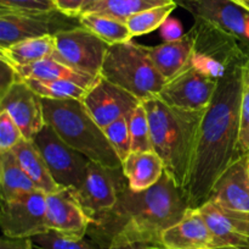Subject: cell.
<instances>
[{"mask_svg":"<svg viewBox=\"0 0 249 249\" xmlns=\"http://www.w3.org/2000/svg\"><path fill=\"white\" fill-rule=\"evenodd\" d=\"M242 67L219 80L204 114L196 151L184 193L190 208L197 209L209 199L219 176L238 158L241 136Z\"/></svg>","mask_w":249,"mask_h":249,"instance_id":"obj_2","label":"cell"},{"mask_svg":"<svg viewBox=\"0 0 249 249\" xmlns=\"http://www.w3.org/2000/svg\"><path fill=\"white\" fill-rule=\"evenodd\" d=\"M33 143L43 155L55 182L61 188L79 189L90 163L89 159L63 142L48 124L34 137Z\"/></svg>","mask_w":249,"mask_h":249,"instance_id":"obj_8","label":"cell"},{"mask_svg":"<svg viewBox=\"0 0 249 249\" xmlns=\"http://www.w3.org/2000/svg\"><path fill=\"white\" fill-rule=\"evenodd\" d=\"M195 19L211 22L249 45V11L231 0H174Z\"/></svg>","mask_w":249,"mask_h":249,"instance_id":"obj_15","label":"cell"},{"mask_svg":"<svg viewBox=\"0 0 249 249\" xmlns=\"http://www.w3.org/2000/svg\"><path fill=\"white\" fill-rule=\"evenodd\" d=\"M0 10L15 12L56 11L53 0H0Z\"/></svg>","mask_w":249,"mask_h":249,"instance_id":"obj_35","label":"cell"},{"mask_svg":"<svg viewBox=\"0 0 249 249\" xmlns=\"http://www.w3.org/2000/svg\"><path fill=\"white\" fill-rule=\"evenodd\" d=\"M189 34L192 41L190 65L209 77L219 81L249 60V45L206 20L195 19Z\"/></svg>","mask_w":249,"mask_h":249,"instance_id":"obj_6","label":"cell"},{"mask_svg":"<svg viewBox=\"0 0 249 249\" xmlns=\"http://www.w3.org/2000/svg\"><path fill=\"white\" fill-rule=\"evenodd\" d=\"M153 65L165 81H170L190 63L192 55V41L189 32L182 38L163 42L160 45L148 46Z\"/></svg>","mask_w":249,"mask_h":249,"instance_id":"obj_20","label":"cell"},{"mask_svg":"<svg viewBox=\"0 0 249 249\" xmlns=\"http://www.w3.org/2000/svg\"><path fill=\"white\" fill-rule=\"evenodd\" d=\"M172 2H174V0H104L100 4L95 5L89 12L105 15L125 22L139 12Z\"/></svg>","mask_w":249,"mask_h":249,"instance_id":"obj_27","label":"cell"},{"mask_svg":"<svg viewBox=\"0 0 249 249\" xmlns=\"http://www.w3.org/2000/svg\"><path fill=\"white\" fill-rule=\"evenodd\" d=\"M160 31L164 42L178 41V39L182 38V36H184V31H182V26L180 21L177 19H173V17H168L165 20L164 23L160 26Z\"/></svg>","mask_w":249,"mask_h":249,"instance_id":"obj_37","label":"cell"},{"mask_svg":"<svg viewBox=\"0 0 249 249\" xmlns=\"http://www.w3.org/2000/svg\"><path fill=\"white\" fill-rule=\"evenodd\" d=\"M46 226L48 231H56L66 236H87L90 219L74 190L61 188L46 194Z\"/></svg>","mask_w":249,"mask_h":249,"instance_id":"obj_16","label":"cell"},{"mask_svg":"<svg viewBox=\"0 0 249 249\" xmlns=\"http://www.w3.org/2000/svg\"><path fill=\"white\" fill-rule=\"evenodd\" d=\"M223 210L226 212V215L230 217L231 221H232L233 225L236 226V228H237L241 233L245 234L246 237L249 238V212L231 211V210L226 209Z\"/></svg>","mask_w":249,"mask_h":249,"instance_id":"obj_39","label":"cell"},{"mask_svg":"<svg viewBox=\"0 0 249 249\" xmlns=\"http://www.w3.org/2000/svg\"><path fill=\"white\" fill-rule=\"evenodd\" d=\"M208 200L223 209L249 212V153L238 156L219 176Z\"/></svg>","mask_w":249,"mask_h":249,"instance_id":"obj_17","label":"cell"},{"mask_svg":"<svg viewBox=\"0 0 249 249\" xmlns=\"http://www.w3.org/2000/svg\"><path fill=\"white\" fill-rule=\"evenodd\" d=\"M32 238H10L2 236L0 239V249H33Z\"/></svg>","mask_w":249,"mask_h":249,"instance_id":"obj_40","label":"cell"},{"mask_svg":"<svg viewBox=\"0 0 249 249\" xmlns=\"http://www.w3.org/2000/svg\"><path fill=\"white\" fill-rule=\"evenodd\" d=\"M80 26L79 17L58 10L51 12H15L0 10V48L32 38L56 36L58 32Z\"/></svg>","mask_w":249,"mask_h":249,"instance_id":"obj_9","label":"cell"},{"mask_svg":"<svg viewBox=\"0 0 249 249\" xmlns=\"http://www.w3.org/2000/svg\"><path fill=\"white\" fill-rule=\"evenodd\" d=\"M162 249H211L213 237L198 209L189 208L182 219L160 236Z\"/></svg>","mask_w":249,"mask_h":249,"instance_id":"obj_18","label":"cell"},{"mask_svg":"<svg viewBox=\"0 0 249 249\" xmlns=\"http://www.w3.org/2000/svg\"><path fill=\"white\" fill-rule=\"evenodd\" d=\"M151 127L153 150L164 164L165 173L185 189L191 171L199 129L206 110L191 111L165 104L158 97L142 102Z\"/></svg>","mask_w":249,"mask_h":249,"instance_id":"obj_3","label":"cell"},{"mask_svg":"<svg viewBox=\"0 0 249 249\" xmlns=\"http://www.w3.org/2000/svg\"><path fill=\"white\" fill-rule=\"evenodd\" d=\"M0 226L2 236L32 238L48 232L46 193L36 189L11 200H1Z\"/></svg>","mask_w":249,"mask_h":249,"instance_id":"obj_11","label":"cell"},{"mask_svg":"<svg viewBox=\"0 0 249 249\" xmlns=\"http://www.w3.org/2000/svg\"><path fill=\"white\" fill-rule=\"evenodd\" d=\"M112 148L123 163L131 153V137L129 129V117H122L104 128Z\"/></svg>","mask_w":249,"mask_h":249,"instance_id":"obj_32","label":"cell"},{"mask_svg":"<svg viewBox=\"0 0 249 249\" xmlns=\"http://www.w3.org/2000/svg\"><path fill=\"white\" fill-rule=\"evenodd\" d=\"M34 247L38 249H101L94 243L85 239V237H72L48 231L32 237Z\"/></svg>","mask_w":249,"mask_h":249,"instance_id":"obj_31","label":"cell"},{"mask_svg":"<svg viewBox=\"0 0 249 249\" xmlns=\"http://www.w3.org/2000/svg\"><path fill=\"white\" fill-rule=\"evenodd\" d=\"M125 183L123 168H108L90 161L82 186L74 190L90 222L114 208Z\"/></svg>","mask_w":249,"mask_h":249,"instance_id":"obj_10","label":"cell"},{"mask_svg":"<svg viewBox=\"0 0 249 249\" xmlns=\"http://www.w3.org/2000/svg\"><path fill=\"white\" fill-rule=\"evenodd\" d=\"M0 111L11 116L28 141H33L46 124L43 99L22 78L0 97Z\"/></svg>","mask_w":249,"mask_h":249,"instance_id":"obj_14","label":"cell"},{"mask_svg":"<svg viewBox=\"0 0 249 249\" xmlns=\"http://www.w3.org/2000/svg\"><path fill=\"white\" fill-rule=\"evenodd\" d=\"M177 6L178 4L174 1L172 4L145 10V11H141L131 16L130 19L126 20L125 23L130 29L133 37L151 33V32L160 28V26L164 23L168 17H170V14L177 9Z\"/></svg>","mask_w":249,"mask_h":249,"instance_id":"obj_29","label":"cell"},{"mask_svg":"<svg viewBox=\"0 0 249 249\" xmlns=\"http://www.w3.org/2000/svg\"><path fill=\"white\" fill-rule=\"evenodd\" d=\"M53 37L55 50L51 58L78 72L95 78L99 77L105 56L109 48L106 42L82 24L58 32Z\"/></svg>","mask_w":249,"mask_h":249,"instance_id":"obj_7","label":"cell"},{"mask_svg":"<svg viewBox=\"0 0 249 249\" xmlns=\"http://www.w3.org/2000/svg\"><path fill=\"white\" fill-rule=\"evenodd\" d=\"M41 99L45 122L63 142L90 161L108 168H122V160L82 100Z\"/></svg>","mask_w":249,"mask_h":249,"instance_id":"obj_4","label":"cell"},{"mask_svg":"<svg viewBox=\"0 0 249 249\" xmlns=\"http://www.w3.org/2000/svg\"><path fill=\"white\" fill-rule=\"evenodd\" d=\"M129 129L131 137V151L153 150L150 120L142 102L129 116Z\"/></svg>","mask_w":249,"mask_h":249,"instance_id":"obj_30","label":"cell"},{"mask_svg":"<svg viewBox=\"0 0 249 249\" xmlns=\"http://www.w3.org/2000/svg\"><path fill=\"white\" fill-rule=\"evenodd\" d=\"M213 237L214 248L218 247H241L249 249V238L241 233L223 208L212 200H207L197 208Z\"/></svg>","mask_w":249,"mask_h":249,"instance_id":"obj_21","label":"cell"},{"mask_svg":"<svg viewBox=\"0 0 249 249\" xmlns=\"http://www.w3.org/2000/svg\"><path fill=\"white\" fill-rule=\"evenodd\" d=\"M0 187L1 200L5 202L38 189L21 167L12 150L0 151Z\"/></svg>","mask_w":249,"mask_h":249,"instance_id":"obj_24","label":"cell"},{"mask_svg":"<svg viewBox=\"0 0 249 249\" xmlns=\"http://www.w3.org/2000/svg\"><path fill=\"white\" fill-rule=\"evenodd\" d=\"M151 249H162L160 247H151ZM211 249H248V248H241V247H218V248H211Z\"/></svg>","mask_w":249,"mask_h":249,"instance_id":"obj_44","label":"cell"},{"mask_svg":"<svg viewBox=\"0 0 249 249\" xmlns=\"http://www.w3.org/2000/svg\"><path fill=\"white\" fill-rule=\"evenodd\" d=\"M79 21L83 27L96 34L108 45L124 43L134 38L125 22L113 17L89 12L79 16Z\"/></svg>","mask_w":249,"mask_h":249,"instance_id":"obj_26","label":"cell"},{"mask_svg":"<svg viewBox=\"0 0 249 249\" xmlns=\"http://www.w3.org/2000/svg\"><path fill=\"white\" fill-rule=\"evenodd\" d=\"M23 138L21 129L7 112L0 111V151L12 150Z\"/></svg>","mask_w":249,"mask_h":249,"instance_id":"obj_34","label":"cell"},{"mask_svg":"<svg viewBox=\"0 0 249 249\" xmlns=\"http://www.w3.org/2000/svg\"><path fill=\"white\" fill-rule=\"evenodd\" d=\"M55 50V37L45 36L26 39L18 43L0 48V59H4L14 67H22L41 59L53 56Z\"/></svg>","mask_w":249,"mask_h":249,"instance_id":"obj_25","label":"cell"},{"mask_svg":"<svg viewBox=\"0 0 249 249\" xmlns=\"http://www.w3.org/2000/svg\"><path fill=\"white\" fill-rule=\"evenodd\" d=\"M56 9L71 17H79L82 15L85 0H53Z\"/></svg>","mask_w":249,"mask_h":249,"instance_id":"obj_38","label":"cell"},{"mask_svg":"<svg viewBox=\"0 0 249 249\" xmlns=\"http://www.w3.org/2000/svg\"><path fill=\"white\" fill-rule=\"evenodd\" d=\"M100 76L140 102L157 97L167 83L153 65L148 46L133 41L109 45Z\"/></svg>","mask_w":249,"mask_h":249,"instance_id":"obj_5","label":"cell"},{"mask_svg":"<svg viewBox=\"0 0 249 249\" xmlns=\"http://www.w3.org/2000/svg\"><path fill=\"white\" fill-rule=\"evenodd\" d=\"M21 78H33L40 81H55V80H68L78 83L84 88H89L96 78L91 77L85 73L78 72L68 66L63 65L60 61L53 58H45L36 61L22 67H16Z\"/></svg>","mask_w":249,"mask_h":249,"instance_id":"obj_23","label":"cell"},{"mask_svg":"<svg viewBox=\"0 0 249 249\" xmlns=\"http://www.w3.org/2000/svg\"><path fill=\"white\" fill-rule=\"evenodd\" d=\"M189 208L184 190L164 172L153 187L140 192L125 183L114 208L90 222L87 234L101 249L131 242L160 247L163 232L180 221Z\"/></svg>","mask_w":249,"mask_h":249,"instance_id":"obj_1","label":"cell"},{"mask_svg":"<svg viewBox=\"0 0 249 249\" xmlns=\"http://www.w3.org/2000/svg\"><path fill=\"white\" fill-rule=\"evenodd\" d=\"M90 116L102 129L122 117H129L140 100L119 85L99 76L82 99Z\"/></svg>","mask_w":249,"mask_h":249,"instance_id":"obj_13","label":"cell"},{"mask_svg":"<svg viewBox=\"0 0 249 249\" xmlns=\"http://www.w3.org/2000/svg\"><path fill=\"white\" fill-rule=\"evenodd\" d=\"M1 60V66H0V97L14 84L15 82L21 80L16 67L5 61L4 59Z\"/></svg>","mask_w":249,"mask_h":249,"instance_id":"obj_36","label":"cell"},{"mask_svg":"<svg viewBox=\"0 0 249 249\" xmlns=\"http://www.w3.org/2000/svg\"><path fill=\"white\" fill-rule=\"evenodd\" d=\"M219 81L189 65L173 80L168 81L157 95L170 106L191 111L206 110L211 105Z\"/></svg>","mask_w":249,"mask_h":249,"instance_id":"obj_12","label":"cell"},{"mask_svg":"<svg viewBox=\"0 0 249 249\" xmlns=\"http://www.w3.org/2000/svg\"><path fill=\"white\" fill-rule=\"evenodd\" d=\"M111 249H151V246L145 243H138V242H131V243L119 244V246L112 247Z\"/></svg>","mask_w":249,"mask_h":249,"instance_id":"obj_41","label":"cell"},{"mask_svg":"<svg viewBox=\"0 0 249 249\" xmlns=\"http://www.w3.org/2000/svg\"><path fill=\"white\" fill-rule=\"evenodd\" d=\"M123 173L135 192L153 187L164 175V164L155 150L131 151L123 161Z\"/></svg>","mask_w":249,"mask_h":249,"instance_id":"obj_19","label":"cell"},{"mask_svg":"<svg viewBox=\"0 0 249 249\" xmlns=\"http://www.w3.org/2000/svg\"><path fill=\"white\" fill-rule=\"evenodd\" d=\"M231 1L236 2L237 5H240V6L245 7L246 10H248L249 11V0H231Z\"/></svg>","mask_w":249,"mask_h":249,"instance_id":"obj_43","label":"cell"},{"mask_svg":"<svg viewBox=\"0 0 249 249\" xmlns=\"http://www.w3.org/2000/svg\"><path fill=\"white\" fill-rule=\"evenodd\" d=\"M240 149L241 154L249 153V60L242 66Z\"/></svg>","mask_w":249,"mask_h":249,"instance_id":"obj_33","label":"cell"},{"mask_svg":"<svg viewBox=\"0 0 249 249\" xmlns=\"http://www.w3.org/2000/svg\"><path fill=\"white\" fill-rule=\"evenodd\" d=\"M36 94L44 99L51 100H82L87 88L68 80L40 81L33 78H22Z\"/></svg>","mask_w":249,"mask_h":249,"instance_id":"obj_28","label":"cell"},{"mask_svg":"<svg viewBox=\"0 0 249 249\" xmlns=\"http://www.w3.org/2000/svg\"><path fill=\"white\" fill-rule=\"evenodd\" d=\"M12 151H14L21 167L33 181L38 189L43 190L46 194L61 189L60 186L55 182L53 177L51 176L50 170H49L43 155L34 145L33 141L22 138L19 143L12 149Z\"/></svg>","mask_w":249,"mask_h":249,"instance_id":"obj_22","label":"cell"},{"mask_svg":"<svg viewBox=\"0 0 249 249\" xmlns=\"http://www.w3.org/2000/svg\"><path fill=\"white\" fill-rule=\"evenodd\" d=\"M101 1H104V0H85V4H84V7H83V11H82V15L87 14V12H89L90 10L92 9V7L95 6V5L100 4ZM80 15V16H82Z\"/></svg>","mask_w":249,"mask_h":249,"instance_id":"obj_42","label":"cell"}]
</instances>
